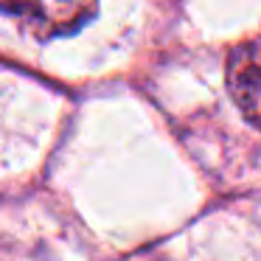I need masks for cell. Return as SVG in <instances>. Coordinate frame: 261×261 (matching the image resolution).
Segmentation results:
<instances>
[{
	"instance_id": "1",
	"label": "cell",
	"mask_w": 261,
	"mask_h": 261,
	"mask_svg": "<svg viewBox=\"0 0 261 261\" xmlns=\"http://www.w3.org/2000/svg\"><path fill=\"white\" fill-rule=\"evenodd\" d=\"M0 12L17 17L40 40H54L90 23L98 0H0Z\"/></svg>"
},
{
	"instance_id": "2",
	"label": "cell",
	"mask_w": 261,
	"mask_h": 261,
	"mask_svg": "<svg viewBox=\"0 0 261 261\" xmlns=\"http://www.w3.org/2000/svg\"><path fill=\"white\" fill-rule=\"evenodd\" d=\"M227 90L250 124L261 126V40L242 42L227 59Z\"/></svg>"
}]
</instances>
